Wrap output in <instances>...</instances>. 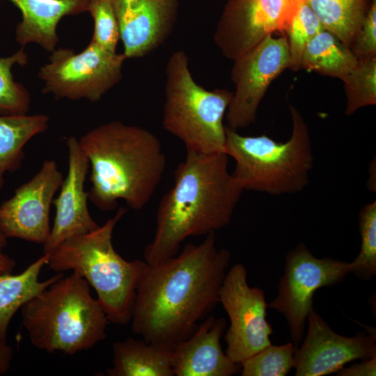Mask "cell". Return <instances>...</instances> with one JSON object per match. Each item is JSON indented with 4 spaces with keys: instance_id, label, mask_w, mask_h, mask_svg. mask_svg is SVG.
<instances>
[{
    "instance_id": "6da1fadb",
    "label": "cell",
    "mask_w": 376,
    "mask_h": 376,
    "mask_svg": "<svg viewBox=\"0 0 376 376\" xmlns=\"http://www.w3.org/2000/svg\"><path fill=\"white\" fill-rule=\"evenodd\" d=\"M231 258L217 249L215 233L179 255L147 264L139 277L130 322L147 342L173 345L189 336L219 302Z\"/></svg>"
},
{
    "instance_id": "7a4b0ae2",
    "label": "cell",
    "mask_w": 376,
    "mask_h": 376,
    "mask_svg": "<svg viewBox=\"0 0 376 376\" xmlns=\"http://www.w3.org/2000/svg\"><path fill=\"white\" fill-rule=\"evenodd\" d=\"M186 150L173 186L159 203L155 235L143 252L147 264L177 255L188 237L206 236L228 226L244 191L228 171L226 152Z\"/></svg>"
},
{
    "instance_id": "3957f363",
    "label": "cell",
    "mask_w": 376,
    "mask_h": 376,
    "mask_svg": "<svg viewBox=\"0 0 376 376\" xmlns=\"http://www.w3.org/2000/svg\"><path fill=\"white\" fill-rule=\"evenodd\" d=\"M89 161L88 200L102 211L123 200L143 209L159 185L166 159L159 139L147 129L113 120L88 131L79 139Z\"/></svg>"
},
{
    "instance_id": "277c9868",
    "label": "cell",
    "mask_w": 376,
    "mask_h": 376,
    "mask_svg": "<svg viewBox=\"0 0 376 376\" xmlns=\"http://www.w3.org/2000/svg\"><path fill=\"white\" fill-rule=\"evenodd\" d=\"M21 314L31 344L48 353L72 355L107 337L109 320L88 283L75 272L29 300Z\"/></svg>"
},
{
    "instance_id": "5b68a950",
    "label": "cell",
    "mask_w": 376,
    "mask_h": 376,
    "mask_svg": "<svg viewBox=\"0 0 376 376\" xmlns=\"http://www.w3.org/2000/svg\"><path fill=\"white\" fill-rule=\"evenodd\" d=\"M127 212L120 207L102 226L63 241L49 255L47 264L56 272L72 270L95 290L109 322H130L136 290L144 260L127 261L112 243L114 228Z\"/></svg>"
},
{
    "instance_id": "8992f818",
    "label": "cell",
    "mask_w": 376,
    "mask_h": 376,
    "mask_svg": "<svg viewBox=\"0 0 376 376\" xmlns=\"http://www.w3.org/2000/svg\"><path fill=\"white\" fill-rule=\"evenodd\" d=\"M290 111L292 132L283 143L265 134L243 136L226 125L225 152L235 161L231 173L244 191L292 194L308 185L314 160L308 128L295 107Z\"/></svg>"
},
{
    "instance_id": "52a82bcc",
    "label": "cell",
    "mask_w": 376,
    "mask_h": 376,
    "mask_svg": "<svg viewBox=\"0 0 376 376\" xmlns=\"http://www.w3.org/2000/svg\"><path fill=\"white\" fill-rule=\"evenodd\" d=\"M233 93L208 91L194 79L183 50L172 53L166 65L162 125L186 150L203 154L226 152L223 120Z\"/></svg>"
},
{
    "instance_id": "ba28073f",
    "label": "cell",
    "mask_w": 376,
    "mask_h": 376,
    "mask_svg": "<svg viewBox=\"0 0 376 376\" xmlns=\"http://www.w3.org/2000/svg\"><path fill=\"white\" fill-rule=\"evenodd\" d=\"M49 62L38 72L42 93L55 99L100 100L122 79L123 53L111 52L91 41L76 53L59 48L51 52Z\"/></svg>"
},
{
    "instance_id": "9c48e42d",
    "label": "cell",
    "mask_w": 376,
    "mask_h": 376,
    "mask_svg": "<svg viewBox=\"0 0 376 376\" xmlns=\"http://www.w3.org/2000/svg\"><path fill=\"white\" fill-rule=\"evenodd\" d=\"M352 270V262L330 257L318 258L303 243L288 252L278 283V293L268 307L285 316L292 342L297 348L303 339L308 316L313 310L315 292L339 283Z\"/></svg>"
},
{
    "instance_id": "30bf717a",
    "label": "cell",
    "mask_w": 376,
    "mask_h": 376,
    "mask_svg": "<svg viewBox=\"0 0 376 376\" xmlns=\"http://www.w3.org/2000/svg\"><path fill=\"white\" fill-rule=\"evenodd\" d=\"M220 302L230 319L224 336L225 353L240 364L271 345L272 327L266 320L268 304L263 290L250 287L246 267L235 264L226 274L219 291Z\"/></svg>"
},
{
    "instance_id": "8fae6325",
    "label": "cell",
    "mask_w": 376,
    "mask_h": 376,
    "mask_svg": "<svg viewBox=\"0 0 376 376\" xmlns=\"http://www.w3.org/2000/svg\"><path fill=\"white\" fill-rule=\"evenodd\" d=\"M289 62L287 37L274 38L272 34L234 61L231 79L235 90L226 113L228 127L237 130L256 122L269 86L289 68Z\"/></svg>"
},
{
    "instance_id": "7c38bea8",
    "label": "cell",
    "mask_w": 376,
    "mask_h": 376,
    "mask_svg": "<svg viewBox=\"0 0 376 376\" xmlns=\"http://www.w3.org/2000/svg\"><path fill=\"white\" fill-rule=\"evenodd\" d=\"M304 0H228L213 40L235 61L276 31H283Z\"/></svg>"
},
{
    "instance_id": "4fadbf2b",
    "label": "cell",
    "mask_w": 376,
    "mask_h": 376,
    "mask_svg": "<svg viewBox=\"0 0 376 376\" xmlns=\"http://www.w3.org/2000/svg\"><path fill=\"white\" fill-rule=\"evenodd\" d=\"M63 180L56 162L45 159L38 172L0 205V230L8 238L43 245L51 233L50 207Z\"/></svg>"
},
{
    "instance_id": "5bb4252c",
    "label": "cell",
    "mask_w": 376,
    "mask_h": 376,
    "mask_svg": "<svg viewBox=\"0 0 376 376\" xmlns=\"http://www.w3.org/2000/svg\"><path fill=\"white\" fill-rule=\"evenodd\" d=\"M307 320L306 338L295 353L296 376L329 375L350 361L376 357L375 334L360 331L352 337L341 336L314 310Z\"/></svg>"
},
{
    "instance_id": "9a60e30c",
    "label": "cell",
    "mask_w": 376,
    "mask_h": 376,
    "mask_svg": "<svg viewBox=\"0 0 376 376\" xmlns=\"http://www.w3.org/2000/svg\"><path fill=\"white\" fill-rule=\"evenodd\" d=\"M123 54L141 58L161 46L177 22L178 0H111Z\"/></svg>"
},
{
    "instance_id": "2e32d148",
    "label": "cell",
    "mask_w": 376,
    "mask_h": 376,
    "mask_svg": "<svg viewBox=\"0 0 376 376\" xmlns=\"http://www.w3.org/2000/svg\"><path fill=\"white\" fill-rule=\"evenodd\" d=\"M66 143L68 173L61 185L58 196L53 201L56 214L49 237L43 244L42 254L51 253L69 237L88 233L99 226L90 214L88 195L84 190L89 161L81 150L77 138L70 136Z\"/></svg>"
},
{
    "instance_id": "e0dca14e",
    "label": "cell",
    "mask_w": 376,
    "mask_h": 376,
    "mask_svg": "<svg viewBox=\"0 0 376 376\" xmlns=\"http://www.w3.org/2000/svg\"><path fill=\"white\" fill-rule=\"evenodd\" d=\"M226 320L207 315L187 338L172 345V366L176 376H231L239 369L223 351L220 340Z\"/></svg>"
},
{
    "instance_id": "ac0fdd59",
    "label": "cell",
    "mask_w": 376,
    "mask_h": 376,
    "mask_svg": "<svg viewBox=\"0 0 376 376\" xmlns=\"http://www.w3.org/2000/svg\"><path fill=\"white\" fill-rule=\"evenodd\" d=\"M22 13L16 40L24 47L36 43L52 52L58 41L56 27L62 17L87 11L89 0H8Z\"/></svg>"
},
{
    "instance_id": "d6986e66",
    "label": "cell",
    "mask_w": 376,
    "mask_h": 376,
    "mask_svg": "<svg viewBox=\"0 0 376 376\" xmlns=\"http://www.w3.org/2000/svg\"><path fill=\"white\" fill-rule=\"evenodd\" d=\"M172 345L129 337L113 345L109 376H173Z\"/></svg>"
},
{
    "instance_id": "ffe728a7",
    "label": "cell",
    "mask_w": 376,
    "mask_h": 376,
    "mask_svg": "<svg viewBox=\"0 0 376 376\" xmlns=\"http://www.w3.org/2000/svg\"><path fill=\"white\" fill-rule=\"evenodd\" d=\"M50 253L42 254L18 274H0V337L6 340L10 322L29 300L63 276L59 272L40 281V273L47 264Z\"/></svg>"
},
{
    "instance_id": "44dd1931",
    "label": "cell",
    "mask_w": 376,
    "mask_h": 376,
    "mask_svg": "<svg viewBox=\"0 0 376 376\" xmlns=\"http://www.w3.org/2000/svg\"><path fill=\"white\" fill-rule=\"evenodd\" d=\"M49 122L45 114L0 116V190L4 187V174L20 167L24 146L34 136L44 132Z\"/></svg>"
},
{
    "instance_id": "7402d4cb",
    "label": "cell",
    "mask_w": 376,
    "mask_h": 376,
    "mask_svg": "<svg viewBox=\"0 0 376 376\" xmlns=\"http://www.w3.org/2000/svg\"><path fill=\"white\" fill-rule=\"evenodd\" d=\"M350 47L334 34L324 29L306 45L301 58V68L342 79L358 63Z\"/></svg>"
},
{
    "instance_id": "603a6c76",
    "label": "cell",
    "mask_w": 376,
    "mask_h": 376,
    "mask_svg": "<svg viewBox=\"0 0 376 376\" xmlns=\"http://www.w3.org/2000/svg\"><path fill=\"white\" fill-rule=\"evenodd\" d=\"M324 29L350 47L373 0H305Z\"/></svg>"
},
{
    "instance_id": "cb8c5ba5",
    "label": "cell",
    "mask_w": 376,
    "mask_h": 376,
    "mask_svg": "<svg viewBox=\"0 0 376 376\" xmlns=\"http://www.w3.org/2000/svg\"><path fill=\"white\" fill-rule=\"evenodd\" d=\"M341 79L347 98L346 115L376 104V56L359 60Z\"/></svg>"
},
{
    "instance_id": "d4e9b609",
    "label": "cell",
    "mask_w": 376,
    "mask_h": 376,
    "mask_svg": "<svg viewBox=\"0 0 376 376\" xmlns=\"http://www.w3.org/2000/svg\"><path fill=\"white\" fill-rule=\"evenodd\" d=\"M28 56L22 47L9 57L0 58V116L25 115L31 104V96L26 88L16 82L11 73L12 67L24 65Z\"/></svg>"
},
{
    "instance_id": "484cf974",
    "label": "cell",
    "mask_w": 376,
    "mask_h": 376,
    "mask_svg": "<svg viewBox=\"0 0 376 376\" xmlns=\"http://www.w3.org/2000/svg\"><path fill=\"white\" fill-rule=\"evenodd\" d=\"M297 348L292 342L269 345L240 364L242 376H285L295 367Z\"/></svg>"
},
{
    "instance_id": "4316f807",
    "label": "cell",
    "mask_w": 376,
    "mask_h": 376,
    "mask_svg": "<svg viewBox=\"0 0 376 376\" xmlns=\"http://www.w3.org/2000/svg\"><path fill=\"white\" fill-rule=\"evenodd\" d=\"M324 29L320 20L304 0L285 30L290 69L297 70L301 68V58L306 45L315 35Z\"/></svg>"
},
{
    "instance_id": "83f0119b",
    "label": "cell",
    "mask_w": 376,
    "mask_h": 376,
    "mask_svg": "<svg viewBox=\"0 0 376 376\" xmlns=\"http://www.w3.org/2000/svg\"><path fill=\"white\" fill-rule=\"evenodd\" d=\"M360 251L352 262V273L361 280L376 274V201L365 205L359 214Z\"/></svg>"
},
{
    "instance_id": "f1b7e54d",
    "label": "cell",
    "mask_w": 376,
    "mask_h": 376,
    "mask_svg": "<svg viewBox=\"0 0 376 376\" xmlns=\"http://www.w3.org/2000/svg\"><path fill=\"white\" fill-rule=\"evenodd\" d=\"M87 11L94 21L91 41L111 52H116L119 27L111 0H89Z\"/></svg>"
},
{
    "instance_id": "f546056e",
    "label": "cell",
    "mask_w": 376,
    "mask_h": 376,
    "mask_svg": "<svg viewBox=\"0 0 376 376\" xmlns=\"http://www.w3.org/2000/svg\"><path fill=\"white\" fill-rule=\"evenodd\" d=\"M350 49L359 60L376 56V0H373Z\"/></svg>"
},
{
    "instance_id": "4dcf8cb0",
    "label": "cell",
    "mask_w": 376,
    "mask_h": 376,
    "mask_svg": "<svg viewBox=\"0 0 376 376\" xmlns=\"http://www.w3.org/2000/svg\"><path fill=\"white\" fill-rule=\"evenodd\" d=\"M376 375V357L342 368L336 372L338 376H375Z\"/></svg>"
},
{
    "instance_id": "1f68e13d",
    "label": "cell",
    "mask_w": 376,
    "mask_h": 376,
    "mask_svg": "<svg viewBox=\"0 0 376 376\" xmlns=\"http://www.w3.org/2000/svg\"><path fill=\"white\" fill-rule=\"evenodd\" d=\"M7 239L0 230V274H12L15 267V260L3 252L8 244Z\"/></svg>"
},
{
    "instance_id": "d6a6232c",
    "label": "cell",
    "mask_w": 376,
    "mask_h": 376,
    "mask_svg": "<svg viewBox=\"0 0 376 376\" xmlns=\"http://www.w3.org/2000/svg\"><path fill=\"white\" fill-rule=\"evenodd\" d=\"M13 357V351L12 347L7 344L6 339L0 337V375L8 371Z\"/></svg>"
}]
</instances>
